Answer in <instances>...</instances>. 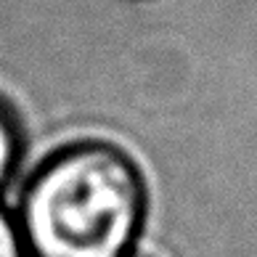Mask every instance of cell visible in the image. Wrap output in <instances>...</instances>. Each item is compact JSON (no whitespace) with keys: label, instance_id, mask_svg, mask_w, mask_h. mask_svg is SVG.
Wrapping results in <instances>:
<instances>
[{"label":"cell","instance_id":"6da1fadb","mask_svg":"<svg viewBox=\"0 0 257 257\" xmlns=\"http://www.w3.org/2000/svg\"><path fill=\"white\" fill-rule=\"evenodd\" d=\"M14 215L30 257H130L149 215L146 175L114 141L77 138L35 165Z\"/></svg>","mask_w":257,"mask_h":257},{"label":"cell","instance_id":"7a4b0ae2","mask_svg":"<svg viewBox=\"0 0 257 257\" xmlns=\"http://www.w3.org/2000/svg\"><path fill=\"white\" fill-rule=\"evenodd\" d=\"M27 154V130L22 114L0 93V194L11 186V180L22 170Z\"/></svg>","mask_w":257,"mask_h":257},{"label":"cell","instance_id":"3957f363","mask_svg":"<svg viewBox=\"0 0 257 257\" xmlns=\"http://www.w3.org/2000/svg\"><path fill=\"white\" fill-rule=\"evenodd\" d=\"M0 257H30L14 209H8L3 202H0Z\"/></svg>","mask_w":257,"mask_h":257},{"label":"cell","instance_id":"277c9868","mask_svg":"<svg viewBox=\"0 0 257 257\" xmlns=\"http://www.w3.org/2000/svg\"><path fill=\"white\" fill-rule=\"evenodd\" d=\"M130 257H154V254H146V252H138V249H136V252H133Z\"/></svg>","mask_w":257,"mask_h":257}]
</instances>
